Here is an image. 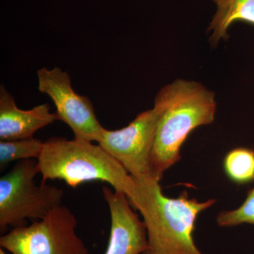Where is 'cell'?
<instances>
[{"mask_svg": "<svg viewBox=\"0 0 254 254\" xmlns=\"http://www.w3.org/2000/svg\"><path fill=\"white\" fill-rule=\"evenodd\" d=\"M77 226L74 214L62 205L31 225L4 234L0 247L11 254H89Z\"/></svg>", "mask_w": 254, "mask_h": 254, "instance_id": "5b68a950", "label": "cell"}, {"mask_svg": "<svg viewBox=\"0 0 254 254\" xmlns=\"http://www.w3.org/2000/svg\"><path fill=\"white\" fill-rule=\"evenodd\" d=\"M213 1L218 9L208 31H213L210 41L214 46H216L222 38H228L227 30L232 23L242 21L254 26V0Z\"/></svg>", "mask_w": 254, "mask_h": 254, "instance_id": "30bf717a", "label": "cell"}, {"mask_svg": "<svg viewBox=\"0 0 254 254\" xmlns=\"http://www.w3.org/2000/svg\"><path fill=\"white\" fill-rule=\"evenodd\" d=\"M44 141L37 138H23L0 141V169L1 171L12 162L38 160L43 149Z\"/></svg>", "mask_w": 254, "mask_h": 254, "instance_id": "7c38bea8", "label": "cell"}, {"mask_svg": "<svg viewBox=\"0 0 254 254\" xmlns=\"http://www.w3.org/2000/svg\"><path fill=\"white\" fill-rule=\"evenodd\" d=\"M103 196L109 207L111 230L104 254H142L148 248L144 222L133 211L127 195L103 187Z\"/></svg>", "mask_w": 254, "mask_h": 254, "instance_id": "ba28073f", "label": "cell"}, {"mask_svg": "<svg viewBox=\"0 0 254 254\" xmlns=\"http://www.w3.org/2000/svg\"><path fill=\"white\" fill-rule=\"evenodd\" d=\"M39 174L37 160L18 161L0 178V232L9 227L26 225V220H40L61 206L64 190L42 181L36 185Z\"/></svg>", "mask_w": 254, "mask_h": 254, "instance_id": "277c9868", "label": "cell"}, {"mask_svg": "<svg viewBox=\"0 0 254 254\" xmlns=\"http://www.w3.org/2000/svg\"><path fill=\"white\" fill-rule=\"evenodd\" d=\"M220 227H232L242 224L254 225V187L249 190L247 198L238 208L220 212L216 218Z\"/></svg>", "mask_w": 254, "mask_h": 254, "instance_id": "4fadbf2b", "label": "cell"}, {"mask_svg": "<svg viewBox=\"0 0 254 254\" xmlns=\"http://www.w3.org/2000/svg\"><path fill=\"white\" fill-rule=\"evenodd\" d=\"M0 254H7L6 252H4V250L3 249H0Z\"/></svg>", "mask_w": 254, "mask_h": 254, "instance_id": "5bb4252c", "label": "cell"}, {"mask_svg": "<svg viewBox=\"0 0 254 254\" xmlns=\"http://www.w3.org/2000/svg\"><path fill=\"white\" fill-rule=\"evenodd\" d=\"M37 167L45 182L63 180L73 188L85 182H106L127 198L134 190L133 177L123 165L92 142L52 137L44 141Z\"/></svg>", "mask_w": 254, "mask_h": 254, "instance_id": "3957f363", "label": "cell"}, {"mask_svg": "<svg viewBox=\"0 0 254 254\" xmlns=\"http://www.w3.org/2000/svg\"><path fill=\"white\" fill-rule=\"evenodd\" d=\"M58 120L49 105L42 104L31 110L19 109L14 97L0 86V140L23 139L33 137L37 131Z\"/></svg>", "mask_w": 254, "mask_h": 254, "instance_id": "9c48e42d", "label": "cell"}, {"mask_svg": "<svg viewBox=\"0 0 254 254\" xmlns=\"http://www.w3.org/2000/svg\"><path fill=\"white\" fill-rule=\"evenodd\" d=\"M161 105L154 143L150 154L152 176L158 181L181 159L180 150L197 127L213 123L216 103L213 92L194 81L176 80L155 97Z\"/></svg>", "mask_w": 254, "mask_h": 254, "instance_id": "7a4b0ae2", "label": "cell"}, {"mask_svg": "<svg viewBox=\"0 0 254 254\" xmlns=\"http://www.w3.org/2000/svg\"><path fill=\"white\" fill-rule=\"evenodd\" d=\"M132 177L135 188L128 199L141 214L148 235V248L142 254H203L193 240L195 222L216 200L199 202L190 198L186 190L169 198L154 177Z\"/></svg>", "mask_w": 254, "mask_h": 254, "instance_id": "6da1fadb", "label": "cell"}, {"mask_svg": "<svg viewBox=\"0 0 254 254\" xmlns=\"http://www.w3.org/2000/svg\"><path fill=\"white\" fill-rule=\"evenodd\" d=\"M224 170L229 179L238 185L254 181V150L242 147L232 150L224 160Z\"/></svg>", "mask_w": 254, "mask_h": 254, "instance_id": "8fae6325", "label": "cell"}, {"mask_svg": "<svg viewBox=\"0 0 254 254\" xmlns=\"http://www.w3.org/2000/svg\"><path fill=\"white\" fill-rule=\"evenodd\" d=\"M37 77L38 91L51 98L58 120L69 127L74 138L98 143L105 128L96 118L91 100L73 90L68 73L57 66L43 67L38 70Z\"/></svg>", "mask_w": 254, "mask_h": 254, "instance_id": "52a82bcc", "label": "cell"}, {"mask_svg": "<svg viewBox=\"0 0 254 254\" xmlns=\"http://www.w3.org/2000/svg\"><path fill=\"white\" fill-rule=\"evenodd\" d=\"M161 113V105L155 101L153 108L138 114L125 128L115 131L104 128L98 144L118 160L131 176L137 179L153 177L150 154Z\"/></svg>", "mask_w": 254, "mask_h": 254, "instance_id": "8992f818", "label": "cell"}]
</instances>
